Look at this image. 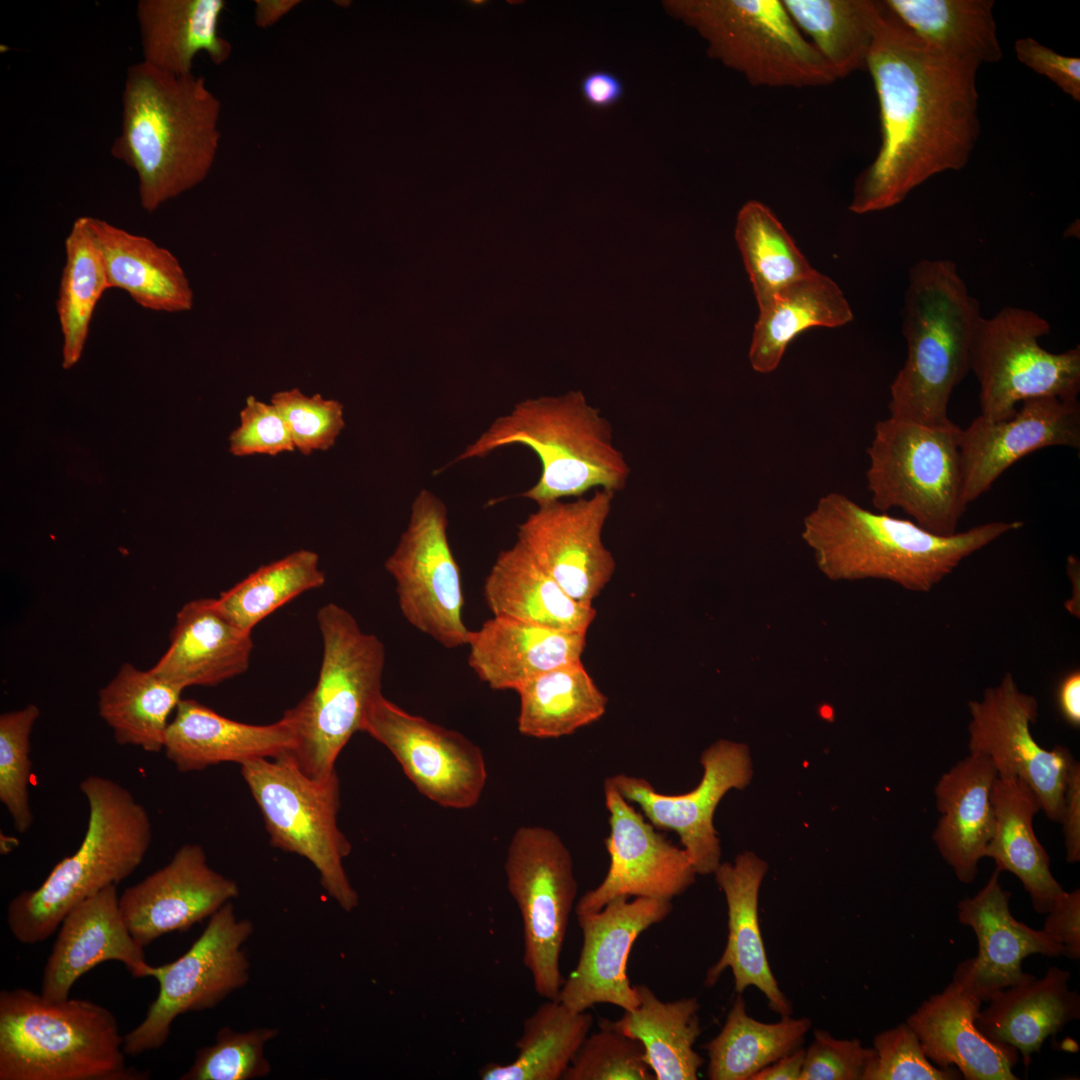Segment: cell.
<instances>
[{"label": "cell", "mask_w": 1080, "mask_h": 1080, "mask_svg": "<svg viewBox=\"0 0 1080 1080\" xmlns=\"http://www.w3.org/2000/svg\"><path fill=\"white\" fill-rule=\"evenodd\" d=\"M884 6L866 63L881 144L855 180L856 214L894 207L932 176L962 169L980 134V65L928 46Z\"/></svg>", "instance_id": "obj_1"}, {"label": "cell", "mask_w": 1080, "mask_h": 1080, "mask_svg": "<svg viewBox=\"0 0 1080 1080\" xmlns=\"http://www.w3.org/2000/svg\"><path fill=\"white\" fill-rule=\"evenodd\" d=\"M220 114L203 76L173 75L143 61L127 69L111 153L135 171L145 211L205 180L219 149Z\"/></svg>", "instance_id": "obj_2"}, {"label": "cell", "mask_w": 1080, "mask_h": 1080, "mask_svg": "<svg viewBox=\"0 0 1080 1080\" xmlns=\"http://www.w3.org/2000/svg\"><path fill=\"white\" fill-rule=\"evenodd\" d=\"M1022 526L1021 521H992L942 536L830 492L804 517L801 537L832 581L880 579L926 593L965 558Z\"/></svg>", "instance_id": "obj_3"}, {"label": "cell", "mask_w": 1080, "mask_h": 1080, "mask_svg": "<svg viewBox=\"0 0 1080 1080\" xmlns=\"http://www.w3.org/2000/svg\"><path fill=\"white\" fill-rule=\"evenodd\" d=\"M902 316L907 354L890 385V416L946 424L951 394L970 371L980 304L953 261L924 258L909 270Z\"/></svg>", "instance_id": "obj_4"}, {"label": "cell", "mask_w": 1080, "mask_h": 1080, "mask_svg": "<svg viewBox=\"0 0 1080 1080\" xmlns=\"http://www.w3.org/2000/svg\"><path fill=\"white\" fill-rule=\"evenodd\" d=\"M523 445L539 458L537 482L521 494L542 505L581 497L593 488L622 491L630 467L612 440V428L581 391L527 399L490 426L453 461L482 458L508 445Z\"/></svg>", "instance_id": "obj_5"}, {"label": "cell", "mask_w": 1080, "mask_h": 1080, "mask_svg": "<svg viewBox=\"0 0 1080 1080\" xmlns=\"http://www.w3.org/2000/svg\"><path fill=\"white\" fill-rule=\"evenodd\" d=\"M79 788L89 808L79 848L39 887L20 892L7 907L9 930L20 943L47 940L72 908L129 877L150 847V816L128 789L97 775L83 779Z\"/></svg>", "instance_id": "obj_6"}, {"label": "cell", "mask_w": 1080, "mask_h": 1080, "mask_svg": "<svg viewBox=\"0 0 1080 1080\" xmlns=\"http://www.w3.org/2000/svg\"><path fill=\"white\" fill-rule=\"evenodd\" d=\"M124 1036L105 1007L51 1001L25 988L0 993V1080H143L125 1063Z\"/></svg>", "instance_id": "obj_7"}, {"label": "cell", "mask_w": 1080, "mask_h": 1080, "mask_svg": "<svg viewBox=\"0 0 1080 1080\" xmlns=\"http://www.w3.org/2000/svg\"><path fill=\"white\" fill-rule=\"evenodd\" d=\"M317 623L323 643L318 680L283 715L296 732L290 754L305 774L323 779L335 772L340 752L362 731L370 707L382 694L385 647L335 603L319 609Z\"/></svg>", "instance_id": "obj_8"}, {"label": "cell", "mask_w": 1080, "mask_h": 1080, "mask_svg": "<svg viewBox=\"0 0 1080 1080\" xmlns=\"http://www.w3.org/2000/svg\"><path fill=\"white\" fill-rule=\"evenodd\" d=\"M667 13L696 30L707 52L753 86L818 87L837 80L780 0H669Z\"/></svg>", "instance_id": "obj_9"}, {"label": "cell", "mask_w": 1080, "mask_h": 1080, "mask_svg": "<svg viewBox=\"0 0 1080 1080\" xmlns=\"http://www.w3.org/2000/svg\"><path fill=\"white\" fill-rule=\"evenodd\" d=\"M961 428L889 416L874 426L867 449V489L875 509L898 508L925 530L949 536L967 509L960 458Z\"/></svg>", "instance_id": "obj_10"}, {"label": "cell", "mask_w": 1080, "mask_h": 1080, "mask_svg": "<svg viewBox=\"0 0 1080 1080\" xmlns=\"http://www.w3.org/2000/svg\"><path fill=\"white\" fill-rule=\"evenodd\" d=\"M241 773L259 806L270 845L310 861L327 894L344 911L354 910L359 896L343 865L351 844L337 824L336 771L323 779L312 778L285 753L246 762Z\"/></svg>", "instance_id": "obj_11"}, {"label": "cell", "mask_w": 1080, "mask_h": 1080, "mask_svg": "<svg viewBox=\"0 0 1080 1080\" xmlns=\"http://www.w3.org/2000/svg\"><path fill=\"white\" fill-rule=\"evenodd\" d=\"M1050 323L1038 313L1006 306L981 316L972 341L970 370L979 384L981 416L1012 417L1019 403L1035 397L1078 399L1080 348L1053 353L1040 345Z\"/></svg>", "instance_id": "obj_12"}, {"label": "cell", "mask_w": 1080, "mask_h": 1080, "mask_svg": "<svg viewBox=\"0 0 1080 1080\" xmlns=\"http://www.w3.org/2000/svg\"><path fill=\"white\" fill-rule=\"evenodd\" d=\"M507 886L523 922V961L534 989L558 999L564 983L560 957L578 884L573 859L561 837L543 826H522L509 843Z\"/></svg>", "instance_id": "obj_13"}, {"label": "cell", "mask_w": 1080, "mask_h": 1080, "mask_svg": "<svg viewBox=\"0 0 1080 1080\" xmlns=\"http://www.w3.org/2000/svg\"><path fill=\"white\" fill-rule=\"evenodd\" d=\"M254 925L239 919L231 902L213 914L192 946L176 960L147 965L145 977L159 983V992L143 1021L124 1036L127 1055L163 1046L174 1020L185 1013L211 1009L249 981L244 945Z\"/></svg>", "instance_id": "obj_14"}, {"label": "cell", "mask_w": 1080, "mask_h": 1080, "mask_svg": "<svg viewBox=\"0 0 1080 1080\" xmlns=\"http://www.w3.org/2000/svg\"><path fill=\"white\" fill-rule=\"evenodd\" d=\"M448 512L422 489L411 505L407 528L385 569L394 578L399 608L418 631L445 648L467 645L460 569L448 540Z\"/></svg>", "instance_id": "obj_15"}, {"label": "cell", "mask_w": 1080, "mask_h": 1080, "mask_svg": "<svg viewBox=\"0 0 1080 1080\" xmlns=\"http://www.w3.org/2000/svg\"><path fill=\"white\" fill-rule=\"evenodd\" d=\"M362 731L384 745L419 792L446 808L478 803L487 780L481 749L461 733L413 715L381 694Z\"/></svg>", "instance_id": "obj_16"}, {"label": "cell", "mask_w": 1080, "mask_h": 1080, "mask_svg": "<svg viewBox=\"0 0 1080 1080\" xmlns=\"http://www.w3.org/2000/svg\"><path fill=\"white\" fill-rule=\"evenodd\" d=\"M968 748L971 754L991 759L998 774H1012L1037 795L1047 818L1059 822L1066 778L1074 760L1062 745L1045 749L1031 733L1037 721V699L1022 692L1011 672L984 691L980 700L968 702Z\"/></svg>", "instance_id": "obj_17"}, {"label": "cell", "mask_w": 1080, "mask_h": 1080, "mask_svg": "<svg viewBox=\"0 0 1080 1080\" xmlns=\"http://www.w3.org/2000/svg\"><path fill=\"white\" fill-rule=\"evenodd\" d=\"M703 775L691 791L668 795L642 777L617 774L608 780L629 802L638 805L657 829L674 831L697 875L714 874L721 864V846L713 819L724 795L745 788L752 778L748 747L720 739L701 755Z\"/></svg>", "instance_id": "obj_18"}, {"label": "cell", "mask_w": 1080, "mask_h": 1080, "mask_svg": "<svg viewBox=\"0 0 1080 1080\" xmlns=\"http://www.w3.org/2000/svg\"><path fill=\"white\" fill-rule=\"evenodd\" d=\"M614 492L537 506L518 526L517 542L576 602L593 607L611 580L616 562L602 540Z\"/></svg>", "instance_id": "obj_19"}, {"label": "cell", "mask_w": 1080, "mask_h": 1080, "mask_svg": "<svg viewBox=\"0 0 1080 1080\" xmlns=\"http://www.w3.org/2000/svg\"><path fill=\"white\" fill-rule=\"evenodd\" d=\"M604 796L609 868L601 883L580 897L576 915L596 912L620 896L671 901L683 894L697 875L685 850L658 832L608 780Z\"/></svg>", "instance_id": "obj_20"}, {"label": "cell", "mask_w": 1080, "mask_h": 1080, "mask_svg": "<svg viewBox=\"0 0 1080 1080\" xmlns=\"http://www.w3.org/2000/svg\"><path fill=\"white\" fill-rule=\"evenodd\" d=\"M668 900L617 897L596 912L577 915L582 947L575 969L564 981L558 1000L583 1012L596 1004L624 1011L639 1004L636 986L627 976V961L636 939L672 911Z\"/></svg>", "instance_id": "obj_21"}, {"label": "cell", "mask_w": 1080, "mask_h": 1080, "mask_svg": "<svg viewBox=\"0 0 1080 1080\" xmlns=\"http://www.w3.org/2000/svg\"><path fill=\"white\" fill-rule=\"evenodd\" d=\"M239 895L237 883L212 869L198 844H185L162 868L126 888L122 917L143 947L190 929Z\"/></svg>", "instance_id": "obj_22"}, {"label": "cell", "mask_w": 1080, "mask_h": 1080, "mask_svg": "<svg viewBox=\"0 0 1080 1080\" xmlns=\"http://www.w3.org/2000/svg\"><path fill=\"white\" fill-rule=\"evenodd\" d=\"M1052 446L1079 449L1078 399H1026L1006 420L993 421L979 415L960 435L965 501L969 504L979 498L1021 458Z\"/></svg>", "instance_id": "obj_23"}, {"label": "cell", "mask_w": 1080, "mask_h": 1080, "mask_svg": "<svg viewBox=\"0 0 1080 1080\" xmlns=\"http://www.w3.org/2000/svg\"><path fill=\"white\" fill-rule=\"evenodd\" d=\"M1000 873L995 868L985 886L957 906L958 921L974 931L978 952L960 963L953 977L967 983L983 1002L1032 976L1022 969L1026 957L1065 956L1064 947L1043 929L1035 930L1014 918L1009 908L1011 893L1000 885Z\"/></svg>", "instance_id": "obj_24"}, {"label": "cell", "mask_w": 1080, "mask_h": 1080, "mask_svg": "<svg viewBox=\"0 0 1080 1080\" xmlns=\"http://www.w3.org/2000/svg\"><path fill=\"white\" fill-rule=\"evenodd\" d=\"M106 961H119L135 978L145 977L144 947L130 933L120 910L116 885L72 908L62 920L43 969L41 995L69 998L74 983Z\"/></svg>", "instance_id": "obj_25"}, {"label": "cell", "mask_w": 1080, "mask_h": 1080, "mask_svg": "<svg viewBox=\"0 0 1080 1080\" xmlns=\"http://www.w3.org/2000/svg\"><path fill=\"white\" fill-rule=\"evenodd\" d=\"M983 1001L953 977L906 1019L927 1058L940 1068L955 1067L966 1080H1016L1018 1051L987 1038L977 1027Z\"/></svg>", "instance_id": "obj_26"}, {"label": "cell", "mask_w": 1080, "mask_h": 1080, "mask_svg": "<svg viewBox=\"0 0 1080 1080\" xmlns=\"http://www.w3.org/2000/svg\"><path fill=\"white\" fill-rule=\"evenodd\" d=\"M296 732L286 716L267 725L226 718L193 699H181L169 722L163 751L180 772L225 762L240 765L291 753Z\"/></svg>", "instance_id": "obj_27"}, {"label": "cell", "mask_w": 1080, "mask_h": 1080, "mask_svg": "<svg viewBox=\"0 0 1080 1080\" xmlns=\"http://www.w3.org/2000/svg\"><path fill=\"white\" fill-rule=\"evenodd\" d=\"M767 869L764 860L747 851L736 856L733 863L721 862L714 872L727 903L728 937L720 958L707 970L705 985H715L730 968L736 993L754 986L764 994L773 1012L786 1017L792 1013V1003L771 971L758 919L759 890Z\"/></svg>", "instance_id": "obj_28"}, {"label": "cell", "mask_w": 1080, "mask_h": 1080, "mask_svg": "<svg viewBox=\"0 0 1080 1080\" xmlns=\"http://www.w3.org/2000/svg\"><path fill=\"white\" fill-rule=\"evenodd\" d=\"M251 634L220 609L216 598L191 600L178 611L169 647L150 669L183 690L216 686L248 669Z\"/></svg>", "instance_id": "obj_29"}, {"label": "cell", "mask_w": 1080, "mask_h": 1080, "mask_svg": "<svg viewBox=\"0 0 1080 1080\" xmlns=\"http://www.w3.org/2000/svg\"><path fill=\"white\" fill-rule=\"evenodd\" d=\"M997 776L989 757L969 753L943 773L934 787L940 818L932 838L964 884L976 878L994 833L992 788Z\"/></svg>", "instance_id": "obj_30"}, {"label": "cell", "mask_w": 1080, "mask_h": 1080, "mask_svg": "<svg viewBox=\"0 0 1080 1080\" xmlns=\"http://www.w3.org/2000/svg\"><path fill=\"white\" fill-rule=\"evenodd\" d=\"M468 664L494 690H516L533 677L580 661L586 633L493 616L470 631Z\"/></svg>", "instance_id": "obj_31"}, {"label": "cell", "mask_w": 1080, "mask_h": 1080, "mask_svg": "<svg viewBox=\"0 0 1080 1080\" xmlns=\"http://www.w3.org/2000/svg\"><path fill=\"white\" fill-rule=\"evenodd\" d=\"M1070 972L1050 967L1041 978L1024 981L993 994L976 1017L989 1039L1014 1047L1028 1066L1044 1041L1080 1018V996L1069 988Z\"/></svg>", "instance_id": "obj_32"}, {"label": "cell", "mask_w": 1080, "mask_h": 1080, "mask_svg": "<svg viewBox=\"0 0 1080 1080\" xmlns=\"http://www.w3.org/2000/svg\"><path fill=\"white\" fill-rule=\"evenodd\" d=\"M88 222L110 289L125 291L148 310L166 313L191 310L193 290L171 251L105 220L88 216Z\"/></svg>", "instance_id": "obj_33"}, {"label": "cell", "mask_w": 1080, "mask_h": 1080, "mask_svg": "<svg viewBox=\"0 0 1080 1080\" xmlns=\"http://www.w3.org/2000/svg\"><path fill=\"white\" fill-rule=\"evenodd\" d=\"M995 829L985 852L996 869L1014 874L1029 894L1033 909L1046 914L1065 891L1050 870V859L1037 839L1033 818L1041 810L1035 792L1012 774H998L992 788Z\"/></svg>", "instance_id": "obj_34"}, {"label": "cell", "mask_w": 1080, "mask_h": 1080, "mask_svg": "<svg viewBox=\"0 0 1080 1080\" xmlns=\"http://www.w3.org/2000/svg\"><path fill=\"white\" fill-rule=\"evenodd\" d=\"M223 0H140L136 6L143 62L173 75L192 73L194 57L206 52L215 65L231 55L219 33Z\"/></svg>", "instance_id": "obj_35"}, {"label": "cell", "mask_w": 1080, "mask_h": 1080, "mask_svg": "<svg viewBox=\"0 0 1080 1080\" xmlns=\"http://www.w3.org/2000/svg\"><path fill=\"white\" fill-rule=\"evenodd\" d=\"M483 592L497 617L578 633H587L596 617L594 607L572 599L517 541L498 554Z\"/></svg>", "instance_id": "obj_36"}, {"label": "cell", "mask_w": 1080, "mask_h": 1080, "mask_svg": "<svg viewBox=\"0 0 1080 1080\" xmlns=\"http://www.w3.org/2000/svg\"><path fill=\"white\" fill-rule=\"evenodd\" d=\"M852 319L840 287L814 269L759 308L749 347L751 367L758 373H771L797 336L815 327H840Z\"/></svg>", "instance_id": "obj_37"}, {"label": "cell", "mask_w": 1080, "mask_h": 1080, "mask_svg": "<svg viewBox=\"0 0 1080 1080\" xmlns=\"http://www.w3.org/2000/svg\"><path fill=\"white\" fill-rule=\"evenodd\" d=\"M638 1006L611 1021L638 1040L656 1080H696L704 1059L693 1046L701 1034L696 997L663 1002L646 985H637Z\"/></svg>", "instance_id": "obj_38"}, {"label": "cell", "mask_w": 1080, "mask_h": 1080, "mask_svg": "<svg viewBox=\"0 0 1080 1080\" xmlns=\"http://www.w3.org/2000/svg\"><path fill=\"white\" fill-rule=\"evenodd\" d=\"M930 47L979 65L1002 58L992 0H884Z\"/></svg>", "instance_id": "obj_39"}, {"label": "cell", "mask_w": 1080, "mask_h": 1080, "mask_svg": "<svg viewBox=\"0 0 1080 1080\" xmlns=\"http://www.w3.org/2000/svg\"><path fill=\"white\" fill-rule=\"evenodd\" d=\"M515 691L518 730L534 738L570 735L599 720L608 703L581 660L539 674Z\"/></svg>", "instance_id": "obj_40"}, {"label": "cell", "mask_w": 1080, "mask_h": 1080, "mask_svg": "<svg viewBox=\"0 0 1080 1080\" xmlns=\"http://www.w3.org/2000/svg\"><path fill=\"white\" fill-rule=\"evenodd\" d=\"M183 689L149 670L124 663L99 690L98 713L119 745L163 750L169 717Z\"/></svg>", "instance_id": "obj_41"}, {"label": "cell", "mask_w": 1080, "mask_h": 1080, "mask_svg": "<svg viewBox=\"0 0 1080 1080\" xmlns=\"http://www.w3.org/2000/svg\"><path fill=\"white\" fill-rule=\"evenodd\" d=\"M803 35L837 80L866 68L884 12L877 0H782Z\"/></svg>", "instance_id": "obj_42"}, {"label": "cell", "mask_w": 1080, "mask_h": 1080, "mask_svg": "<svg viewBox=\"0 0 1080 1080\" xmlns=\"http://www.w3.org/2000/svg\"><path fill=\"white\" fill-rule=\"evenodd\" d=\"M812 1022L809 1018L782 1017L776 1023L748 1015L741 994L735 998L719 1034L707 1042L711 1080H751L757 1072L798 1049Z\"/></svg>", "instance_id": "obj_43"}, {"label": "cell", "mask_w": 1080, "mask_h": 1080, "mask_svg": "<svg viewBox=\"0 0 1080 1080\" xmlns=\"http://www.w3.org/2000/svg\"><path fill=\"white\" fill-rule=\"evenodd\" d=\"M593 1017L570 1009L558 999L547 1000L530 1015L510 1063H489L479 1071L483 1080L562 1079L588 1036Z\"/></svg>", "instance_id": "obj_44"}, {"label": "cell", "mask_w": 1080, "mask_h": 1080, "mask_svg": "<svg viewBox=\"0 0 1080 1080\" xmlns=\"http://www.w3.org/2000/svg\"><path fill=\"white\" fill-rule=\"evenodd\" d=\"M65 264L56 311L63 337L64 368L80 359L97 303L110 289L88 216L77 218L65 239Z\"/></svg>", "instance_id": "obj_45"}, {"label": "cell", "mask_w": 1080, "mask_h": 1080, "mask_svg": "<svg viewBox=\"0 0 1080 1080\" xmlns=\"http://www.w3.org/2000/svg\"><path fill=\"white\" fill-rule=\"evenodd\" d=\"M735 239L759 308L814 270L773 211L760 201L750 200L739 210Z\"/></svg>", "instance_id": "obj_46"}, {"label": "cell", "mask_w": 1080, "mask_h": 1080, "mask_svg": "<svg viewBox=\"0 0 1080 1080\" xmlns=\"http://www.w3.org/2000/svg\"><path fill=\"white\" fill-rule=\"evenodd\" d=\"M326 580L319 556L298 550L259 567L216 598L220 609L240 628L252 632L267 616Z\"/></svg>", "instance_id": "obj_47"}, {"label": "cell", "mask_w": 1080, "mask_h": 1080, "mask_svg": "<svg viewBox=\"0 0 1080 1080\" xmlns=\"http://www.w3.org/2000/svg\"><path fill=\"white\" fill-rule=\"evenodd\" d=\"M39 716L35 704L0 715V801L20 834L29 830L34 818L29 797L30 737Z\"/></svg>", "instance_id": "obj_48"}, {"label": "cell", "mask_w": 1080, "mask_h": 1080, "mask_svg": "<svg viewBox=\"0 0 1080 1080\" xmlns=\"http://www.w3.org/2000/svg\"><path fill=\"white\" fill-rule=\"evenodd\" d=\"M278 1035V1029L259 1027L235 1032L222 1027L213 1045L196 1052L192 1066L181 1080H251L265 1077L271 1065L265 1057L266 1044Z\"/></svg>", "instance_id": "obj_49"}, {"label": "cell", "mask_w": 1080, "mask_h": 1080, "mask_svg": "<svg viewBox=\"0 0 1080 1080\" xmlns=\"http://www.w3.org/2000/svg\"><path fill=\"white\" fill-rule=\"evenodd\" d=\"M564 1080H653L642 1044L611 1024L601 1021L599 1031L585 1038Z\"/></svg>", "instance_id": "obj_50"}, {"label": "cell", "mask_w": 1080, "mask_h": 1080, "mask_svg": "<svg viewBox=\"0 0 1080 1080\" xmlns=\"http://www.w3.org/2000/svg\"><path fill=\"white\" fill-rule=\"evenodd\" d=\"M270 403L282 415L295 449L303 455L328 450L345 427L343 405L320 394L307 396L293 388L274 393Z\"/></svg>", "instance_id": "obj_51"}, {"label": "cell", "mask_w": 1080, "mask_h": 1080, "mask_svg": "<svg viewBox=\"0 0 1080 1080\" xmlns=\"http://www.w3.org/2000/svg\"><path fill=\"white\" fill-rule=\"evenodd\" d=\"M874 1057L863 1080H955L961 1073L955 1067L940 1068L925 1055L921 1043L906 1023L877 1034L873 1039Z\"/></svg>", "instance_id": "obj_52"}, {"label": "cell", "mask_w": 1080, "mask_h": 1080, "mask_svg": "<svg viewBox=\"0 0 1080 1080\" xmlns=\"http://www.w3.org/2000/svg\"><path fill=\"white\" fill-rule=\"evenodd\" d=\"M294 450L287 424L275 406L249 396L240 412V425L229 437L231 454L276 456Z\"/></svg>", "instance_id": "obj_53"}, {"label": "cell", "mask_w": 1080, "mask_h": 1080, "mask_svg": "<svg viewBox=\"0 0 1080 1080\" xmlns=\"http://www.w3.org/2000/svg\"><path fill=\"white\" fill-rule=\"evenodd\" d=\"M813 1036L805 1050L800 1080H863L873 1048L863 1047L858 1039H836L821 1029H815Z\"/></svg>", "instance_id": "obj_54"}, {"label": "cell", "mask_w": 1080, "mask_h": 1080, "mask_svg": "<svg viewBox=\"0 0 1080 1080\" xmlns=\"http://www.w3.org/2000/svg\"><path fill=\"white\" fill-rule=\"evenodd\" d=\"M1018 60L1038 74L1046 76L1073 100L1080 101V59L1062 55L1032 37L1016 40Z\"/></svg>", "instance_id": "obj_55"}, {"label": "cell", "mask_w": 1080, "mask_h": 1080, "mask_svg": "<svg viewBox=\"0 0 1080 1080\" xmlns=\"http://www.w3.org/2000/svg\"><path fill=\"white\" fill-rule=\"evenodd\" d=\"M1043 930L1055 938L1069 959L1080 958V890L1064 891L1045 914Z\"/></svg>", "instance_id": "obj_56"}, {"label": "cell", "mask_w": 1080, "mask_h": 1080, "mask_svg": "<svg viewBox=\"0 0 1080 1080\" xmlns=\"http://www.w3.org/2000/svg\"><path fill=\"white\" fill-rule=\"evenodd\" d=\"M1063 826L1066 860H1080V763L1073 760L1066 778L1060 821Z\"/></svg>", "instance_id": "obj_57"}, {"label": "cell", "mask_w": 1080, "mask_h": 1080, "mask_svg": "<svg viewBox=\"0 0 1080 1080\" xmlns=\"http://www.w3.org/2000/svg\"><path fill=\"white\" fill-rule=\"evenodd\" d=\"M580 89L584 100L595 108H608L615 105L624 94L621 79L605 70H596L586 74Z\"/></svg>", "instance_id": "obj_58"}, {"label": "cell", "mask_w": 1080, "mask_h": 1080, "mask_svg": "<svg viewBox=\"0 0 1080 1080\" xmlns=\"http://www.w3.org/2000/svg\"><path fill=\"white\" fill-rule=\"evenodd\" d=\"M1055 703L1062 720L1072 728L1080 727V671L1064 673L1057 682Z\"/></svg>", "instance_id": "obj_59"}, {"label": "cell", "mask_w": 1080, "mask_h": 1080, "mask_svg": "<svg viewBox=\"0 0 1080 1080\" xmlns=\"http://www.w3.org/2000/svg\"><path fill=\"white\" fill-rule=\"evenodd\" d=\"M805 1058V1049L798 1048L766 1066L751 1080H800Z\"/></svg>", "instance_id": "obj_60"}, {"label": "cell", "mask_w": 1080, "mask_h": 1080, "mask_svg": "<svg viewBox=\"0 0 1080 1080\" xmlns=\"http://www.w3.org/2000/svg\"><path fill=\"white\" fill-rule=\"evenodd\" d=\"M298 3L299 1L295 0H257L255 1L256 24L262 28L271 26Z\"/></svg>", "instance_id": "obj_61"}]
</instances>
